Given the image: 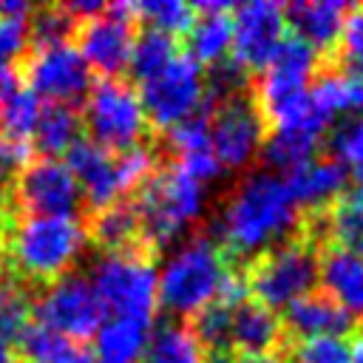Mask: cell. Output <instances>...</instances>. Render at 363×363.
<instances>
[{
    "label": "cell",
    "instance_id": "1",
    "mask_svg": "<svg viewBox=\"0 0 363 363\" xmlns=\"http://www.w3.org/2000/svg\"><path fill=\"white\" fill-rule=\"evenodd\" d=\"M301 224V207L292 199L281 173L252 170L224 199L213 235L238 258L261 255L281 241L292 238Z\"/></svg>",
    "mask_w": 363,
    "mask_h": 363
},
{
    "label": "cell",
    "instance_id": "2",
    "mask_svg": "<svg viewBox=\"0 0 363 363\" xmlns=\"http://www.w3.org/2000/svg\"><path fill=\"white\" fill-rule=\"evenodd\" d=\"M210 187L179 170L176 164L153 173L136 193L139 244L147 250H164L176 244L193 221L207 210Z\"/></svg>",
    "mask_w": 363,
    "mask_h": 363
},
{
    "label": "cell",
    "instance_id": "3",
    "mask_svg": "<svg viewBox=\"0 0 363 363\" xmlns=\"http://www.w3.org/2000/svg\"><path fill=\"white\" fill-rule=\"evenodd\" d=\"M88 230L77 216H23L6 235L11 267L31 281H54L79 261Z\"/></svg>",
    "mask_w": 363,
    "mask_h": 363
},
{
    "label": "cell",
    "instance_id": "4",
    "mask_svg": "<svg viewBox=\"0 0 363 363\" xmlns=\"http://www.w3.org/2000/svg\"><path fill=\"white\" fill-rule=\"evenodd\" d=\"M227 272V258L210 235L184 238L159 267V306L176 318H193L218 298Z\"/></svg>",
    "mask_w": 363,
    "mask_h": 363
},
{
    "label": "cell",
    "instance_id": "5",
    "mask_svg": "<svg viewBox=\"0 0 363 363\" xmlns=\"http://www.w3.org/2000/svg\"><path fill=\"white\" fill-rule=\"evenodd\" d=\"M91 286L102 312L150 323L159 309V267L147 250L102 252L91 267Z\"/></svg>",
    "mask_w": 363,
    "mask_h": 363
},
{
    "label": "cell",
    "instance_id": "6",
    "mask_svg": "<svg viewBox=\"0 0 363 363\" xmlns=\"http://www.w3.org/2000/svg\"><path fill=\"white\" fill-rule=\"evenodd\" d=\"M318 269L320 255L315 244L306 238H286L278 247L261 252L250 267V295L275 312L286 309L292 301L315 292Z\"/></svg>",
    "mask_w": 363,
    "mask_h": 363
},
{
    "label": "cell",
    "instance_id": "7",
    "mask_svg": "<svg viewBox=\"0 0 363 363\" xmlns=\"http://www.w3.org/2000/svg\"><path fill=\"white\" fill-rule=\"evenodd\" d=\"M82 125L88 128V139L108 150H125L142 142L147 130V116L139 99V88L130 82L111 77L91 85L82 105Z\"/></svg>",
    "mask_w": 363,
    "mask_h": 363
},
{
    "label": "cell",
    "instance_id": "8",
    "mask_svg": "<svg viewBox=\"0 0 363 363\" xmlns=\"http://www.w3.org/2000/svg\"><path fill=\"white\" fill-rule=\"evenodd\" d=\"M139 99L147 125L170 130L173 125L196 116L207 105V71L193 57L179 54L167 68L142 82Z\"/></svg>",
    "mask_w": 363,
    "mask_h": 363
},
{
    "label": "cell",
    "instance_id": "9",
    "mask_svg": "<svg viewBox=\"0 0 363 363\" xmlns=\"http://www.w3.org/2000/svg\"><path fill=\"white\" fill-rule=\"evenodd\" d=\"M31 312L40 326L60 332L74 340H85L96 335L102 326V306L96 301V292L85 275L65 272L54 278L31 303Z\"/></svg>",
    "mask_w": 363,
    "mask_h": 363
},
{
    "label": "cell",
    "instance_id": "10",
    "mask_svg": "<svg viewBox=\"0 0 363 363\" xmlns=\"http://www.w3.org/2000/svg\"><path fill=\"white\" fill-rule=\"evenodd\" d=\"M267 136V122L250 96H233L213 105L210 116V150L224 170H241L255 156Z\"/></svg>",
    "mask_w": 363,
    "mask_h": 363
},
{
    "label": "cell",
    "instance_id": "11",
    "mask_svg": "<svg viewBox=\"0 0 363 363\" xmlns=\"http://www.w3.org/2000/svg\"><path fill=\"white\" fill-rule=\"evenodd\" d=\"M74 34H77L74 45L91 71H99L102 79L119 77L130 62V48L136 40L133 3L108 6L102 14L82 20Z\"/></svg>",
    "mask_w": 363,
    "mask_h": 363
},
{
    "label": "cell",
    "instance_id": "12",
    "mask_svg": "<svg viewBox=\"0 0 363 363\" xmlns=\"http://www.w3.org/2000/svg\"><path fill=\"white\" fill-rule=\"evenodd\" d=\"M91 68L77 51V45L57 43V45H37V51L26 62V85L48 105H71L82 99L94 79Z\"/></svg>",
    "mask_w": 363,
    "mask_h": 363
},
{
    "label": "cell",
    "instance_id": "13",
    "mask_svg": "<svg viewBox=\"0 0 363 363\" xmlns=\"http://www.w3.org/2000/svg\"><path fill=\"white\" fill-rule=\"evenodd\" d=\"M233 57L247 74L261 71L286 40V14L281 3L250 0L233 6Z\"/></svg>",
    "mask_w": 363,
    "mask_h": 363
},
{
    "label": "cell",
    "instance_id": "14",
    "mask_svg": "<svg viewBox=\"0 0 363 363\" xmlns=\"http://www.w3.org/2000/svg\"><path fill=\"white\" fill-rule=\"evenodd\" d=\"M17 201L31 216H74L82 204V190L65 159H28L14 182Z\"/></svg>",
    "mask_w": 363,
    "mask_h": 363
},
{
    "label": "cell",
    "instance_id": "15",
    "mask_svg": "<svg viewBox=\"0 0 363 363\" xmlns=\"http://www.w3.org/2000/svg\"><path fill=\"white\" fill-rule=\"evenodd\" d=\"M65 164L71 167L82 199L88 204L108 207L113 201H119L122 196V184L116 176V153L96 145L94 139H79L68 153H65Z\"/></svg>",
    "mask_w": 363,
    "mask_h": 363
},
{
    "label": "cell",
    "instance_id": "16",
    "mask_svg": "<svg viewBox=\"0 0 363 363\" xmlns=\"http://www.w3.org/2000/svg\"><path fill=\"white\" fill-rule=\"evenodd\" d=\"M284 182L298 201V207H329L335 204L349 184V170L332 156H312L295 170L284 173Z\"/></svg>",
    "mask_w": 363,
    "mask_h": 363
},
{
    "label": "cell",
    "instance_id": "17",
    "mask_svg": "<svg viewBox=\"0 0 363 363\" xmlns=\"http://www.w3.org/2000/svg\"><path fill=\"white\" fill-rule=\"evenodd\" d=\"M284 326L298 337V340H309V337H343L346 332H352L354 318L337 303L332 301L326 292H309L298 301H292L284 309Z\"/></svg>",
    "mask_w": 363,
    "mask_h": 363
},
{
    "label": "cell",
    "instance_id": "18",
    "mask_svg": "<svg viewBox=\"0 0 363 363\" xmlns=\"http://www.w3.org/2000/svg\"><path fill=\"white\" fill-rule=\"evenodd\" d=\"M318 281L323 284V292L354 320L363 318V252L332 244L320 255Z\"/></svg>",
    "mask_w": 363,
    "mask_h": 363
},
{
    "label": "cell",
    "instance_id": "19",
    "mask_svg": "<svg viewBox=\"0 0 363 363\" xmlns=\"http://www.w3.org/2000/svg\"><path fill=\"white\" fill-rule=\"evenodd\" d=\"M346 9L349 6L340 0H298L284 9L286 28H292V37L303 40L315 51H326L340 40Z\"/></svg>",
    "mask_w": 363,
    "mask_h": 363
},
{
    "label": "cell",
    "instance_id": "20",
    "mask_svg": "<svg viewBox=\"0 0 363 363\" xmlns=\"http://www.w3.org/2000/svg\"><path fill=\"white\" fill-rule=\"evenodd\" d=\"M196 9V20L187 31V48L199 65H216L221 60H227L230 48H233V6L227 3H199Z\"/></svg>",
    "mask_w": 363,
    "mask_h": 363
},
{
    "label": "cell",
    "instance_id": "21",
    "mask_svg": "<svg viewBox=\"0 0 363 363\" xmlns=\"http://www.w3.org/2000/svg\"><path fill=\"white\" fill-rule=\"evenodd\" d=\"M284 335V320L275 309L247 301L238 309H233V332H230V346H235L241 354H261V352H275Z\"/></svg>",
    "mask_w": 363,
    "mask_h": 363
},
{
    "label": "cell",
    "instance_id": "22",
    "mask_svg": "<svg viewBox=\"0 0 363 363\" xmlns=\"http://www.w3.org/2000/svg\"><path fill=\"white\" fill-rule=\"evenodd\" d=\"M17 352L26 363H96L94 349L85 340L65 337L40 323H28L17 337Z\"/></svg>",
    "mask_w": 363,
    "mask_h": 363
},
{
    "label": "cell",
    "instance_id": "23",
    "mask_svg": "<svg viewBox=\"0 0 363 363\" xmlns=\"http://www.w3.org/2000/svg\"><path fill=\"white\" fill-rule=\"evenodd\" d=\"M40 113H43V99L17 74H11L0 85V136L28 142Z\"/></svg>",
    "mask_w": 363,
    "mask_h": 363
},
{
    "label": "cell",
    "instance_id": "24",
    "mask_svg": "<svg viewBox=\"0 0 363 363\" xmlns=\"http://www.w3.org/2000/svg\"><path fill=\"white\" fill-rule=\"evenodd\" d=\"M142 363H204V346L182 320H162L147 332Z\"/></svg>",
    "mask_w": 363,
    "mask_h": 363
},
{
    "label": "cell",
    "instance_id": "25",
    "mask_svg": "<svg viewBox=\"0 0 363 363\" xmlns=\"http://www.w3.org/2000/svg\"><path fill=\"white\" fill-rule=\"evenodd\" d=\"M88 238H94L105 252H125L136 250L139 244V216L133 201H113L108 207H99L85 227Z\"/></svg>",
    "mask_w": 363,
    "mask_h": 363
},
{
    "label": "cell",
    "instance_id": "26",
    "mask_svg": "<svg viewBox=\"0 0 363 363\" xmlns=\"http://www.w3.org/2000/svg\"><path fill=\"white\" fill-rule=\"evenodd\" d=\"M40 156L60 159L82 139V116L74 105H43L37 128L31 133Z\"/></svg>",
    "mask_w": 363,
    "mask_h": 363
},
{
    "label": "cell",
    "instance_id": "27",
    "mask_svg": "<svg viewBox=\"0 0 363 363\" xmlns=\"http://www.w3.org/2000/svg\"><path fill=\"white\" fill-rule=\"evenodd\" d=\"M147 323L130 318H111L102 320L96 329V363H136L147 343Z\"/></svg>",
    "mask_w": 363,
    "mask_h": 363
},
{
    "label": "cell",
    "instance_id": "28",
    "mask_svg": "<svg viewBox=\"0 0 363 363\" xmlns=\"http://www.w3.org/2000/svg\"><path fill=\"white\" fill-rule=\"evenodd\" d=\"M179 57V45H176V37L164 34V31H156V28H145L142 34H136L133 40V48H130V74L145 82L150 79L153 74H159L162 68H167L173 60Z\"/></svg>",
    "mask_w": 363,
    "mask_h": 363
},
{
    "label": "cell",
    "instance_id": "29",
    "mask_svg": "<svg viewBox=\"0 0 363 363\" xmlns=\"http://www.w3.org/2000/svg\"><path fill=\"white\" fill-rule=\"evenodd\" d=\"M323 227L335 238L337 247H349V250L363 252V196L360 193H343L335 204H329Z\"/></svg>",
    "mask_w": 363,
    "mask_h": 363
},
{
    "label": "cell",
    "instance_id": "30",
    "mask_svg": "<svg viewBox=\"0 0 363 363\" xmlns=\"http://www.w3.org/2000/svg\"><path fill=\"white\" fill-rule=\"evenodd\" d=\"M133 17L147 23V28L176 37L190 31L196 20V9L182 0H145V3H133Z\"/></svg>",
    "mask_w": 363,
    "mask_h": 363
},
{
    "label": "cell",
    "instance_id": "31",
    "mask_svg": "<svg viewBox=\"0 0 363 363\" xmlns=\"http://www.w3.org/2000/svg\"><path fill=\"white\" fill-rule=\"evenodd\" d=\"M193 335L199 337V343L204 349L221 352L230 346V332H233V309L213 301L210 306H204L201 312L193 315Z\"/></svg>",
    "mask_w": 363,
    "mask_h": 363
},
{
    "label": "cell",
    "instance_id": "32",
    "mask_svg": "<svg viewBox=\"0 0 363 363\" xmlns=\"http://www.w3.org/2000/svg\"><path fill=\"white\" fill-rule=\"evenodd\" d=\"M332 159H337L346 170H360L363 167V113L343 116L329 136Z\"/></svg>",
    "mask_w": 363,
    "mask_h": 363
},
{
    "label": "cell",
    "instance_id": "33",
    "mask_svg": "<svg viewBox=\"0 0 363 363\" xmlns=\"http://www.w3.org/2000/svg\"><path fill=\"white\" fill-rule=\"evenodd\" d=\"M77 20L62 9V6H45L34 9L28 17V34L37 40V45H57L68 43V37L77 31Z\"/></svg>",
    "mask_w": 363,
    "mask_h": 363
},
{
    "label": "cell",
    "instance_id": "34",
    "mask_svg": "<svg viewBox=\"0 0 363 363\" xmlns=\"http://www.w3.org/2000/svg\"><path fill=\"white\" fill-rule=\"evenodd\" d=\"M156 167V153L147 145H133L125 150H116V176L122 184V193H128L130 187H142Z\"/></svg>",
    "mask_w": 363,
    "mask_h": 363
},
{
    "label": "cell",
    "instance_id": "35",
    "mask_svg": "<svg viewBox=\"0 0 363 363\" xmlns=\"http://www.w3.org/2000/svg\"><path fill=\"white\" fill-rule=\"evenodd\" d=\"M28 43V17H0V85L14 74L11 65L26 54Z\"/></svg>",
    "mask_w": 363,
    "mask_h": 363
},
{
    "label": "cell",
    "instance_id": "36",
    "mask_svg": "<svg viewBox=\"0 0 363 363\" xmlns=\"http://www.w3.org/2000/svg\"><path fill=\"white\" fill-rule=\"evenodd\" d=\"M167 142L173 147L176 156H187L196 150H207L210 147V116L201 111L179 125H173L167 130Z\"/></svg>",
    "mask_w": 363,
    "mask_h": 363
},
{
    "label": "cell",
    "instance_id": "37",
    "mask_svg": "<svg viewBox=\"0 0 363 363\" xmlns=\"http://www.w3.org/2000/svg\"><path fill=\"white\" fill-rule=\"evenodd\" d=\"M28 312H31L28 298L9 284L6 292L0 295V340L6 343L17 340L28 326Z\"/></svg>",
    "mask_w": 363,
    "mask_h": 363
},
{
    "label": "cell",
    "instance_id": "38",
    "mask_svg": "<svg viewBox=\"0 0 363 363\" xmlns=\"http://www.w3.org/2000/svg\"><path fill=\"white\" fill-rule=\"evenodd\" d=\"M292 363H349L346 337H309L292 349Z\"/></svg>",
    "mask_w": 363,
    "mask_h": 363
},
{
    "label": "cell",
    "instance_id": "39",
    "mask_svg": "<svg viewBox=\"0 0 363 363\" xmlns=\"http://www.w3.org/2000/svg\"><path fill=\"white\" fill-rule=\"evenodd\" d=\"M337 45H340V54L346 57V62H352L354 68H363V3L346 9V20L340 28Z\"/></svg>",
    "mask_w": 363,
    "mask_h": 363
},
{
    "label": "cell",
    "instance_id": "40",
    "mask_svg": "<svg viewBox=\"0 0 363 363\" xmlns=\"http://www.w3.org/2000/svg\"><path fill=\"white\" fill-rule=\"evenodd\" d=\"M176 167L184 170L187 176H193L196 182L201 184H213L218 176H224V167L218 164V159L213 156V150H196V153H187V156H176Z\"/></svg>",
    "mask_w": 363,
    "mask_h": 363
},
{
    "label": "cell",
    "instance_id": "41",
    "mask_svg": "<svg viewBox=\"0 0 363 363\" xmlns=\"http://www.w3.org/2000/svg\"><path fill=\"white\" fill-rule=\"evenodd\" d=\"M235 363H286L278 352H261V354H241Z\"/></svg>",
    "mask_w": 363,
    "mask_h": 363
},
{
    "label": "cell",
    "instance_id": "42",
    "mask_svg": "<svg viewBox=\"0 0 363 363\" xmlns=\"http://www.w3.org/2000/svg\"><path fill=\"white\" fill-rule=\"evenodd\" d=\"M9 176H11V170L3 164V159H0V213L6 210V204H9Z\"/></svg>",
    "mask_w": 363,
    "mask_h": 363
},
{
    "label": "cell",
    "instance_id": "43",
    "mask_svg": "<svg viewBox=\"0 0 363 363\" xmlns=\"http://www.w3.org/2000/svg\"><path fill=\"white\" fill-rule=\"evenodd\" d=\"M349 363H363V335L349 340Z\"/></svg>",
    "mask_w": 363,
    "mask_h": 363
},
{
    "label": "cell",
    "instance_id": "44",
    "mask_svg": "<svg viewBox=\"0 0 363 363\" xmlns=\"http://www.w3.org/2000/svg\"><path fill=\"white\" fill-rule=\"evenodd\" d=\"M0 363H17V354H14L11 343H6V340H0Z\"/></svg>",
    "mask_w": 363,
    "mask_h": 363
},
{
    "label": "cell",
    "instance_id": "45",
    "mask_svg": "<svg viewBox=\"0 0 363 363\" xmlns=\"http://www.w3.org/2000/svg\"><path fill=\"white\" fill-rule=\"evenodd\" d=\"M354 182H357V190H354V193H360V196H363V167H360V170H354Z\"/></svg>",
    "mask_w": 363,
    "mask_h": 363
},
{
    "label": "cell",
    "instance_id": "46",
    "mask_svg": "<svg viewBox=\"0 0 363 363\" xmlns=\"http://www.w3.org/2000/svg\"><path fill=\"white\" fill-rule=\"evenodd\" d=\"M357 74V91H360V105H363V68H354Z\"/></svg>",
    "mask_w": 363,
    "mask_h": 363
},
{
    "label": "cell",
    "instance_id": "47",
    "mask_svg": "<svg viewBox=\"0 0 363 363\" xmlns=\"http://www.w3.org/2000/svg\"><path fill=\"white\" fill-rule=\"evenodd\" d=\"M204 363H227L224 357H213V360H204Z\"/></svg>",
    "mask_w": 363,
    "mask_h": 363
},
{
    "label": "cell",
    "instance_id": "48",
    "mask_svg": "<svg viewBox=\"0 0 363 363\" xmlns=\"http://www.w3.org/2000/svg\"><path fill=\"white\" fill-rule=\"evenodd\" d=\"M6 286H9V284H6V281H3V278H0V295H3V292H6Z\"/></svg>",
    "mask_w": 363,
    "mask_h": 363
}]
</instances>
